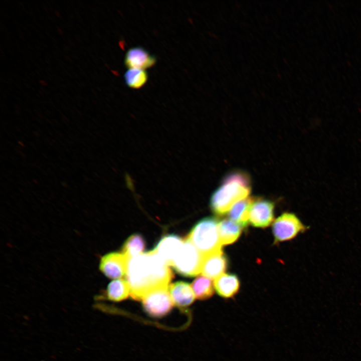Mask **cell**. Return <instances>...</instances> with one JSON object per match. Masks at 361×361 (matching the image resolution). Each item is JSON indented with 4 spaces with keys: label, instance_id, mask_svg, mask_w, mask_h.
Here are the masks:
<instances>
[{
    "label": "cell",
    "instance_id": "22",
    "mask_svg": "<svg viewBox=\"0 0 361 361\" xmlns=\"http://www.w3.org/2000/svg\"><path fill=\"white\" fill-rule=\"evenodd\" d=\"M55 14L56 15V16H57V17H59V16H60V13H59L58 11H55Z\"/></svg>",
    "mask_w": 361,
    "mask_h": 361
},
{
    "label": "cell",
    "instance_id": "12",
    "mask_svg": "<svg viewBox=\"0 0 361 361\" xmlns=\"http://www.w3.org/2000/svg\"><path fill=\"white\" fill-rule=\"evenodd\" d=\"M168 291L173 305L182 309L191 305L196 297L191 285L183 281L170 284Z\"/></svg>",
    "mask_w": 361,
    "mask_h": 361
},
{
    "label": "cell",
    "instance_id": "7",
    "mask_svg": "<svg viewBox=\"0 0 361 361\" xmlns=\"http://www.w3.org/2000/svg\"><path fill=\"white\" fill-rule=\"evenodd\" d=\"M128 259L123 253H109L101 258L99 268L107 277L119 279L126 274Z\"/></svg>",
    "mask_w": 361,
    "mask_h": 361
},
{
    "label": "cell",
    "instance_id": "4",
    "mask_svg": "<svg viewBox=\"0 0 361 361\" xmlns=\"http://www.w3.org/2000/svg\"><path fill=\"white\" fill-rule=\"evenodd\" d=\"M204 259V256L186 238L172 266L182 275L195 276L201 272Z\"/></svg>",
    "mask_w": 361,
    "mask_h": 361
},
{
    "label": "cell",
    "instance_id": "5",
    "mask_svg": "<svg viewBox=\"0 0 361 361\" xmlns=\"http://www.w3.org/2000/svg\"><path fill=\"white\" fill-rule=\"evenodd\" d=\"M308 228L294 214L285 213L279 216L273 224L275 242L287 241L304 232Z\"/></svg>",
    "mask_w": 361,
    "mask_h": 361
},
{
    "label": "cell",
    "instance_id": "9",
    "mask_svg": "<svg viewBox=\"0 0 361 361\" xmlns=\"http://www.w3.org/2000/svg\"><path fill=\"white\" fill-rule=\"evenodd\" d=\"M156 58L140 46L130 48L126 52L124 63L128 68H137L145 70L154 66Z\"/></svg>",
    "mask_w": 361,
    "mask_h": 361
},
{
    "label": "cell",
    "instance_id": "10",
    "mask_svg": "<svg viewBox=\"0 0 361 361\" xmlns=\"http://www.w3.org/2000/svg\"><path fill=\"white\" fill-rule=\"evenodd\" d=\"M184 241V240L176 235H168L160 239L153 250L168 266H172Z\"/></svg>",
    "mask_w": 361,
    "mask_h": 361
},
{
    "label": "cell",
    "instance_id": "1",
    "mask_svg": "<svg viewBox=\"0 0 361 361\" xmlns=\"http://www.w3.org/2000/svg\"><path fill=\"white\" fill-rule=\"evenodd\" d=\"M125 276L130 295L140 300L152 291L168 288L172 273L166 263L153 250L128 258Z\"/></svg>",
    "mask_w": 361,
    "mask_h": 361
},
{
    "label": "cell",
    "instance_id": "11",
    "mask_svg": "<svg viewBox=\"0 0 361 361\" xmlns=\"http://www.w3.org/2000/svg\"><path fill=\"white\" fill-rule=\"evenodd\" d=\"M228 265L226 257L222 251L204 256L201 272L211 279H216L223 274Z\"/></svg>",
    "mask_w": 361,
    "mask_h": 361
},
{
    "label": "cell",
    "instance_id": "2",
    "mask_svg": "<svg viewBox=\"0 0 361 361\" xmlns=\"http://www.w3.org/2000/svg\"><path fill=\"white\" fill-rule=\"evenodd\" d=\"M250 191V181L247 174L240 172L231 173L213 194L211 208L216 214L223 215L236 203L247 198Z\"/></svg>",
    "mask_w": 361,
    "mask_h": 361
},
{
    "label": "cell",
    "instance_id": "16",
    "mask_svg": "<svg viewBox=\"0 0 361 361\" xmlns=\"http://www.w3.org/2000/svg\"><path fill=\"white\" fill-rule=\"evenodd\" d=\"M242 227L230 219H224L219 223L218 231L222 245L230 244L236 241L241 233Z\"/></svg>",
    "mask_w": 361,
    "mask_h": 361
},
{
    "label": "cell",
    "instance_id": "21",
    "mask_svg": "<svg viewBox=\"0 0 361 361\" xmlns=\"http://www.w3.org/2000/svg\"><path fill=\"white\" fill-rule=\"evenodd\" d=\"M57 28H58V31L59 32V33L60 34L62 35V34H63V32H62V31L61 30V29L60 28H58V27Z\"/></svg>",
    "mask_w": 361,
    "mask_h": 361
},
{
    "label": "cell",
    "instance_id": "18",
    "mask_svg": "<svg viewBox=\"0 0 361 361\" xmlns=\"http://www.w3.org/2000/svg\"><path fill=\"white\" fill-rule=\"evenodd\" d=\"M148 75L145 70L130 68L124 75L126 85L132 89H137L143 87L148 80Z\"/></svg>",
    "mask_w": 361,
    "mask_h": 361
},
{
    "label": "cell",
    "instance_id": "17",
    "mask_svg": "<svg viewBox=\"0 0 361 361\" xmlns=\"http://www.w3.org/2000/svg\"><path fill=\"white\" fill-rule=\"evenodd\" d=\"M211 279L200 276L197 278L192 284V288L196 298L200 300H205L211 297L214 293V287Z\"/></svg>",
    "mask_w": 361,
    "mask_h": 361
},
{
    "label": "cell",
    "instance_id": "13",
    "mask_svg": "<svg viewBox=\"0 0 361 361\" xmlns=\"http://www.w3.org/2000/svg\"><path fill=\"white\" fill-rule=\"evenodd\" d=\"M214 286L220 296L229 298L237 293L240 282L236 275L233 274H223L215 279Z\"/></svg>",
    "mask_w": 361,
    "mask_h": 361
},
{
    "label": "cell",
    "instance_id": "8",
    "mask_svg": "<svg viewBox=\"0 0 361 361\" xmlns=\"http://www.w3.org/2000/svg\"><path fill=\"white\" fill-rule=\"evenodd\" d=\"M274 209V205L270 201L254 200L250 209L249 221L254 227H267L273 221Z\"/></svg>",
    "mask_w": 361,
    "mask_h": 361
},
{
    "label": "cell",
    "instance_id": "3",
    "mask_svg": "<svg viewBox=\"0 0 361 361\" xmlns=\"http://www.w3.org/2000/svg\"><path fill=\"white\" fill-rule=\"evenodd\" d=\"M217 220L207 217L198 222L187 237L204 256L222 251Z\"/></svg>",
    "mask_w": 361,
    "mask_h": 361
},
{
    "label": "cell",
    "instance_id": "14",
    "mask_svg": "<svg viewBox=\"0 0 361 361\" xmlns=\"http://www.w3.org/2000/svg\"><path fill=\"white\" fill-rule=\"evenodd\" d=\"M130 290L128 283L123 279H117L110 282L102 296L96 299L103 298L114 302H119L126 299L130 294Z\"/></svg>",
    "mask_w": 361,
    "mask_h": 361
},
{
    "label": "cell",
    "instance_id": "6",
    "mask_svg": "<svg viewBox=\"0 0 361 361\" xmlns=\"http://www.w3.org/2000/svg\"><path fill=\"white\" fill-rule=\"evenodd\" d=\"M141 300L145 311L154 317L165 315L170 312L173 305L168 287L152 291Z\"/></svg>",
    "mask_w": 361,
    "mask_h": 361
},
{
    "label": "cell",
    "instance_id": "15",
    "mask_svg": "<svg viewBox=\"0 0 361 361\" xmlns=\"http://www.w3.org/2000/svg\"><path fill=\"white\" fill-rule=\"evenodd\" d=\"M254 200L252 198H246L234 204L229 211L230 219L242 227H246L249 221L250 209Z\"/></svg>",
    "mask_w": 361,
    "mask_h": 361
},
{
    "label": "cell",
    "instance_id": "20",
    "mask_svg": "<svg viewBox=\"0 0 361 361\" xmlns=\"http://www.w3.org/2000/svg\"><path fill=\"white\" fill-rule=\"evenodd\" d=\"M39 82L42 86H45L47 85V82L43 80H39Z\"/></svg>",
    "mask_w": 361,
    "mask_h": 361
},
{
    "label": "cell",
    "instance_id": "19",
    "mask_svg": "<svg viewBox=\"0 0 361 361\" xmlns=\"http://www.w3.org/2000/svg\"><path fill=\"white\" fill-rule=\"evenodd\" d=\"M145 247V242L143 237L138 234L130 236L124 242L122 248V253L128 258L142 254Z\"/></svg>",
    "mask_w": 361,
    "mask_h": 361
}]
</instances>
